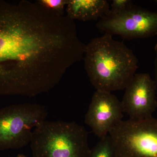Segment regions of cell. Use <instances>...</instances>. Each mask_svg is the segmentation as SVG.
<instances>
[{
	"label": "cell",
	"mask_w": 157,
	"mask_h": 157,
	"mask_svg": "<svg viewBox=\"0 0 157 157\" xmlns=\"http://www.w3.org/2000/svg\"><path fill=\"white\" fill-rule=\"evenodd\" d=\"M121 101L111 92L96 90L85 117V122L100 139L123 120Z\"/></svg>",
	"instance_id": "obj_8"
},
{
	"label": "cell",
	"mask_w": 157,
	"mask_h": 157,
	"mask_svg": "<svg viewBox=\"0 0 157 157\" xmlns=\"http://www.w3.org/2000/svg\"><path fill=\"white\" fill-rule=\"evenodd\" d=\"M38 2L47 9L64 15L65 7L68 0H39Z\"/></svg>",
	"instance_id": "obj_11"
},
{
	"label": "cell",
	"mask_w": 157,
	"mask_h": 157,
	"mask_svg": "<svg viewBox=\"0 0 157 157\" xmlns=\"http://www.w3.org/2000/svg\"><path fill=\"white\" fill-rule=\"evenodd\" d=\"M109 5L106 0H68L67 16L81 21L98 20L109 12Z\"/></svg>",
	"instance_id": "obj_9"
},
{
	"label": "cell",
	"mask_w": 157,
	"mask_h": 157,
	"mask_svg": "<svg viewBox=\"0 0 157 157\" xmlns=\"http://www.w3.org/2000/svg\"><path fill=\"white\" fill-rule=\"evenodd\" d=\"M155 2L157 4V0H155Z\"/></svg>",
	"instance_id": "obj_15"
},
{
	"label": "cell",
	"mask_w": 157,
	"mask_h": 157,
	"mask_svg": "<svg viewBox=\"0 0 157 157\" xmlns=\"http://www.w3.org/2000/svg\"><path fill=\"white\" fill-rule=\"evenodd\" d=\"M89 157H115L109 135L101 138L95 146L91 149Z\"/></svg>",
	"instance_id": "obj_10"
},
{
	"label": "cell",
	"mask_w": 157,
	"mask_h": 157,
	"mask_svg": "<svg viewBox=\"0 0 157 157\" xmlns=\"http://www.w3.org/2000/svg\"><path fill=\"white\" fill-rule=\"evenodd\" d=\"M75 21L26 0H0V96L33 97L59 84L83 58Z\"/></svg>",
	"instance_id": "obj_1"
},
{
	"label": "cell",
	"mask_w": 157,
	"mask_h": 157,
	"mask_svg": "<svg viewBox=\"0 0 157 157\" xmlns=\"http://www.w3.org/2000/svg\"><path fill=\"white\" fill-rule=\"evenodd\" d=\"M47 115L45 106L35 103L14 104L0 109V150L26 146L30 143L34 128Z\"/></svg>",
	"instance_id": "obj_4"
},
{
	"label": "cell",
	"mask_w": 157,
	"mask_h": 157,
	"mask_svg": "<svg viewBox=\"0 0 157 157\" xmlns=\"http://www.w3.org/2000/svg\"><path fill=\"white\" fill-rule=\"evenodd\" d=\"M124 90L121 103L129 119L143 120L153 117L157 109L156 88L148 73H135Z\"/></svg>",
	"instance_id": "obj_7"
},
{
	"label": "cell",
	"mask_w": 157,
	"mask_h": 157,
	"mask_svg": "<svg viewBox=\"0 0 157 157\" xmlns=\"http://www.w3.org/2000/svg\"><path fill=\"white\" fill-rule=\"evenodd\" d=\"M105 33L127 39H144L157 35V11L131 5L116 15H104L97 23Z\"/></svg>",
	"instance_id": "obj_6"
},
{
	"label": "cell",
	"mask_w": 157,
	"mask_h": 157,
	"mask_svg": "<svg viewBox=\"0 0 157 157\" xmlns=\"http://www.w3.org/2000/svg\"><path fill=\"white\" fill-rule=\"evenodd\" d=\"M130 0H113L109 12L105 15H113L119 14L126 10L132 4Z\"/></svg>",
	"instance_id": "obj_12"
},
{
	"label": "cell",
	"mask_w": 157,
	"mask_h": 157,
	"mask_svg": "<svg viewBox=\"0 0 157 157\" xmlns=\"http://www.w3.org/2000/svg\"><path fill=\"white\" fill-rule=\"evenodd\" d=\"M155 59L154 61V80L156 88V92L157 96V43L155 46Z\"/></svg>",
	"instance_id": "obj_13"
},
{
	"label": "cell",
	"mask_w": 157,
	"mask_h": 157,
	"mask_svg": "<svg viewBox=\"0 0 157 157\" xmlns=\"http://www.w3.org/2000/svg\"><path fill=\"white\" fill-rule=\"evenodd\" d=\"M88 135L75 122L43 121L33 131L32 157H89Z\"/></svg>",
	"instance_id": "obj_3"
},
{
	"label": "cell",
	"mask_w": 157,
	"mask_h": 157,
	"mask_svg": "<svg viewBox=\"0 0 157 157\" xmlns=\"http://www.w3.org/2000/svg\"><path fill=\"white\" fill-rule=\"evenodd\" d=\"M84 67L96 89L112 93L124 90L136 73L138 60L123 42L105 33L86 45Z\"/></svg>",
	"instance_id": "obj_2"
},
{
	"label": "cell",
	"mask_w": 157,
	"mask_h": 157,
	"mask_svg": "<svg viewBox=\"0 0 157 157\" xmlns=\"http://www.w3.org/2000/svg\"><path fill=\"white\" fill-rule=\"evenodd\" d=\"M115 157H157V118L122 120L109 134Z\"/></svg>",
	"instance_id": "obj_5"
},
{
	"label": "cell",
	"mask_w": 157,
	"mask_h": 157,
	"mask_svg": "<svg viewBox=\"0 0 157 157\" xmlns=\"http://www.w3.org/2000/svg\"><path fill=\"white\" fill-rule=\"evenodd\" d=\"M17 157H28L27 156H26L25 155H22V154H19L17 155Z\"/></svg>",
	"instance_id": "obj_14"
}]
</instances>
